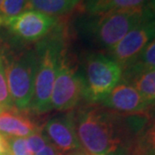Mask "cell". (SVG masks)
Returning a JSON list of instances; mask_svg holds the SVG:
<instances>
[{
    "mask_svg": "<svg viewBox=\"0 0 155 155\" xmlns=\"http://www.w3.org/2000/svg\"><path fill=\"white\" fill-rule=\"evenodd\" d=\"M28 0H2L0 4V27L26 9Z\"/></svg>",
    "mask_w": 155,
    "mask_h": 155,
    "instance_id": "16",
    "label": "cell"
},
{
    "mask_svg": "<svg viewBox=\"0 0 155 155\" xmlns=\"http://www.w3.org/2000/svg\"><path fill=\"white\" fill-rule=\"evenodd\" d=\"M65 51L64 48L59 59L51 93V108L57 111H67L74 108L84 90L83 80L76 73V69L67 58Z\"/></svg>",
    "mask_w": 155,
    "mask_h": 155,
    "instance_id": "6",
    "label": "cell"
},
{
    "mask_svg": "<svg viewBox=\"0 0 155 155\" xmlns=\"http://www.w3.org/2000/svg\"><path fill=\"white\" fill-rule=\"evenodd\" d=\"M63 50V32H57L50 38L44 39L36 50L37 65L30 107L38 113H44L51 108V93Z\"/></svg>",
    "mask_w": 155,
    "mask_h": 155,
    "instance_id": "3",
    "label": "cell"
},
{
    "mask_svg": "<svg viewBox=\"0 0 155 155\" xmlns=\"http://www.w3.org/2000/svg\"><path fill=\"white\" fill-rule=\"evenodd\" d=\"M2 111H4V109H3V108H1V107H0V113H1Z\"/></svg>",
    "mask_w": 155,
    "mask_h": 155,
    "instance_id": "24",
    "label": "cell"
},
{
    "mask_svg": "<svg viewBox=\"0 0 155 155\" xmlns=\"http://www.w3.org/2000/svg\"><path fill=\"white\" fill-rule=\"evenodd\" d=\"M105 106L119 112H138L143 110L149 103L141 96L132 85L117 84L103 99Z\"/></svg>",
    "mask_w": 155,
    "mask_h": 155,
    "instance_id": "10",
    "label": "cell"
},
{
    "mask_svg": "<svg viewBox=\"0 0 155 155\" xmlns=\"http://www.w3.org/2000/svg\"><path fill=\"white\" fill-rule=\"evenodd\" d=\"M12 103L23 111L30 107L37 65L36 51L29 47L3 44L0 49Z\"/></svg>",
    "mask_w": 155,
    "mask_h": 155,
    "instance_id": "2",
    "label": "cell"
},
{
    "mask_svg": "<svg viewBox=\"0 0 155 155\" xmlns=\"http://www.w3.org/2000/svg\"><path fill=\"white\" fill-rule=\"evenodd\" d=\"M42 134L61 153H69L80 147L75 133L73 118L69 114L65 117H54L48 120Z\"/></svg>",
    "mask_w": 155,
    "mask_h": 155,
    "instance_id": "9",
    "label": "cell"
},
{
    "mask_svg": "<svg viewBox=\"0 0 155 155\" xmlns=\"http://www.w3.org/2000/svg\"><path fill=\"white\" fill-rule=\"evenodd\" d=\"M125 69L126 73L132 77L143 71L155 69V39L150 41L136 59Z\"/></svg>",
    "mask_w": 155,
    "mask_h": 155,
    "instance_id": "14",
    "label": "cell"
},
{
    "mask_svg": "<svg viewBox=\"0 0 155 155\" xmlns=\"http://www.w3.org/2000/svg\"><path fill=\"white\" fill-rule=\"evenodd\" d=\"M79 145L91 155H114L124 145V131L110 112L101 108L81 111L73 120Z\"/></svg>",
    "mask_w": 155,
    "mask_h": 155,
    "instance_id": "1",
    "label": "cell"
},
{
    "mask_svg": "<svg viewBox=\"0 0 155 155\" xmlns=\"http://www.w3.org/2000/svg\"><path fill=\"white\" fill-rule=\"evenodd\" d=\"M0 155H12L7 139L0 134Z\"/></svg>",
    "mask_w": 155,
    "mask_h": 155,
    "instance_id": "21",
    "label": "cell"
},
{
    "mask_svg": "<svg viewBox=\"0 0 155 155\" xmlns=\"http://www.w3.org/2000/svg\"><path fill=\"white\" fill-rule=\"evenodd\" d=\"M132 86L148 103L155 100V69L143 71L132 78Z\"/></svg>",
    "mask_w": 155,
    "mask_h": 155,
    "instance_id": "15",
    "label": "cell"
},
{
    "mask_svg": "<svg viewBox=\"0 0 155 155\" xmlns=\"http://www.w3.org/2000/svg\"><path fill=\"white\" fill-rule=\"evenodd\" d=\"M24 155H33V153H31V152H29V153H27V154H24Z\"/></svg>",
    "mask_w": 155,
    "mask_h": 155,
    "instance_id": "25",
    "label": "cell"
},
{
    "mask_svg": "<svg viewBox=\"0 0 155 155\" xmlns=\"http://www.w3.org/2000/svg\"><path fill=\"white\" fill-rule=\"evenodd\" d=\"M47 142L48 141H46L44 135L41 132H38V131L28 136L27 139H26V144H27L28 149L33 153V155L37 153L40 149H42Z\"/></svg>",
    "mask_w": 155,
    "mask_h": 155,
    "instance_id": "18",
    "label": "cell"
},
{
    "mask_svg": "<svg viewBox=\"0 0 155 155\" xmlns=\"http://www.w3.org/2000/svg\"><path fill=\"white\" fill-rule=\"evenodd\" d=\"M151 0H83L82 10L90 15L102 14L114 10H125L144 7Z\"/></svg>",
    "mask_w": 155,
    "mask_h": 155,
    "instance_id": "12",
    "label": "cell"
},
{
    "mask_svg": "<svg viewBox=\"0 0 155 155\" xmlns=\"http://www.w3.org/2000/svg\"><path fill=\"white\" fill-rule=\"evenodd\" d=\"M86 91L91 100H103L122 76V67L102 54H91L85 61Z\"/></svg>",
    "mask_w": 155,
    "mask_h": 155,
    "instance_id": "5",
    "label": "cell"
},
{
    "mask_svg": "<svg viewBox=\"0 0 155 155\" xmlns=\"http://www.w3.org/2000/svg\"><path fill=\"white\" fill-rule=\"evenodd\" d=\"M81 0H28L26 10H36L50 16L70 12Z\"/></svg>",
    "mask_w": 155,
    "mask_h": 155,
    "instance_id": "13",
    "label": "cell"
},
{
    "mask_svg": "<svg viewBox=\"0 0 155 155\" xmlns=\"http://www.w3.org/2000/svg\"><path fill=\"white\" fill-rule=\"evenodd\" d=\"M148 7H149V9L155 15V0H151V1L149 2V4H148Z\"/></svg>",
    "mask_w": 155,
    "mask_h": 155,
    "instance_id": "23",
    "label": "cell"
},
{
    "mask_svg": "<svg viewBox=\"0 0 155 155\" xmlns=\"http://www.w3.org/2000/svg\"><path fill=\"white\" fill-rule=\"evenodd\" d=\"M12 106L13 103L10 94H9L4 65H3L1 51H0V107L3 108V109H6V108H11Z\"/></svg>",
    "mask_w": 155,
    "mask_h": 155,
    "instance_id": "17",
    "label": "cell"
},
{
    "mask_svg": "<svg viewBox=\"0 0 155 155\" xmlns=\"http://www.w3.org/2000/svg\"><path fill=\"white\" fill-rule=\"evenodd\" d=\"M66 155H91V154L84 152V151H81V150H74V151H71V152L67 153Z\"/></svg>",
    "mask_w": 155,
    "mask_h": 155,
    "instance_id": "22",
    "label": "cell"
},
{
    "mask_svg": "<svg viewBox=\"0 0 155 155\" xmlns=\"http://www.w3.org/2000/svg\"><path fill=\"white\" fill-rule=\"evenodd\" d=\"M141 148L150 153H155V124L148 129L141 138Z\"/></svg>",
    "mask_w": 155,
    "mask_h": 155,
    "instance_id": "19",
    "label": "cell"
},
{
    "mask_svg": "<svg viewBox=\"0 0 155 155\" xmlns=\"http://www.w3.org/2000/svg\"><path fill=\"white\" fill-rule=\"evenodd\" d=\"M150 13L151 10L147 5L93 15L94 18L89 24L90 34L98 45L111 49Z\"/></svg>",
    "mask_w": 155,
    "mask_h": 155,
    "instance_id": "4",
    "label": "cell"
},
{
    "mask_svg": "<svg viewBox=\"0 0 155 155\" xmlns=\"http://www.w3.org/2000/svg\"><path fill=\"white\" fill-rule=\"evenodd\" d=\"M155 39V15L151 13L130 30L110 49L112 57L121 67H127L136 59L146 45Z\"/></svg>",
    "mask_w": 155,
    "mask_h": 155,
    "instance_id": "7",
    "label": "cell"
},
{
    "mask_svg": "<svg viewBox=\"0 0 155 155\" xmlns=\"http://www.w3.org/2000/svg\"><path fill=\"white\" fill-rule=\"evenodd\" d=\"M37 132L36 124L28 115L15 110L0 113V134L8 138H24Z\"/></svg>",
    "mask_w": 155,
    "mask_h": 155,
    "instance_id": "11",
    "label": "cell"
},
{
    "mask_svg": "<svg viewBox=\"0 0 155 155\" xmlns=\"http://www.w3.org/2000/svg\"><path fill=\"white\" fill-rule=\"evenodd\" d=\"M57 20L54 16L36 10H26L6 21L2 26L8 28L12 35L26 42L44 38L53 30Z\"/></svg>",
    "mask_w": 155,
    "mask_h": 155,
    "instance_id": "8",
    "label": "cell"
},
{
    "mask_svg": "<svg viewBox=\"0 0 155 155\" xmlns=\"http://www.w3.org/2000/svg\"><path fill=\"white\" fill-rule=\"evenodd\" d=\"M34 155H62V153L60 152V151H58L57 149H56L51 143L47 142L42 149H40L37 153H35Z\"/></svg>",
    "mask_w": 155,
    "mask_h": 155,
    "instance_id": "20",
    "label": "cell"
}]
</instances>
